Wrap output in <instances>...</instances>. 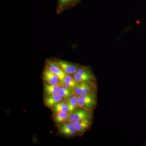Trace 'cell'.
<instances>
[{"mask_svg":"<svg viewBox=\"0 0 146 146\" xmlns=\"http://www.w3.org/2000/svg\"><path fill=\"white\" fill-rule=\"evenodd\" d=\"M97 92L84 93L78 96V107L89 111L95 109L97 104Z\"/></svg>","mask_w":146,"mask_h":146,"instance_id":"6da1fadb","label":"cell"},{"mask_svg":"<svg viewBox=\"0 0 146 146\" xmlns=\"http://www.w3.org/2000/svg\"><path fill=\"white\" fill-rule=\"evenodd\" d=\"M73 76L76 81L78 83L96 80V78L94 75L93 70L89 66H81Z\"/></svg>","mask_w":146,"mask_h":146,"instance_id":"7a4b0ae2","label":"cell"},{"mask_svg":"<svg viewBox=\"0 0 146 146\" xmlns=\"http://www.w3.org/2000/svg\"><path fill=\"white\" fill-rule=\"evenodd\" d=\"M93 113L86 109L78 107L76 110L71 113L68 121L74 124L76 122L83 120H92Z\"/></svg>","mask_w":146,"mask_h":146,"instance_id":"3957f363","label":"cell"},{"mask_svg":"<svg viewBox=\"0 0 146 146\" xmlns=\"http://www.w3.org/2000/svg\"><path fill=\"white\" fill-rule=\"evenodd\" d=\"M97 85L96 81L84 82L78 83L72 91L73 95L78 96L84 93L97 92Z\"/></svg>","mask_w":146,"mask_h":146,"instance_id":"277c9868","label":"cell"},{"mask_svg":"<svg viewBox=\"0 0 146 146\" xmlns=\"http://www.w3.org/2000/svg\"><path fill=\"white\" fill-rule=\"evenodd\" d=\"M50 59L53 62L59 65L68 75H73L74 74L81 66L79 64L65 61L58 58H53Z\"/></svg>","mask_w":146,"mask_h":146,"instance_id":"5b68a950","label":"cell"},{"mask_svg":"<svg viewBox=\"0 0 146 146\" xmlns=\"http://www.w3.org/2000/svg\"><path fill=\"white\" fill-rule=\"evenodd\" d=\"M45 67L48 69L52 72L58 77L61 81L63 82L65 77L68 74L62 70L59 65L53 62L52 60L50 59L46 60L45 64Z\"/></svg>","mask_w":146,"mask_h":146,"instance_id":"8992f818","label":"cell"},{"mask_svg":"<svg viewBox=\"0 0 146 146\" xmlns=\"http://www.w3.org/2000/svg\"><path fill=\"white\" fill-rule=\"evenodd\" d=\"M58 132L61 135L65 137H71L77 136V132L74 124L66 122L59 125Z\"/></svg>","mask_w":146,"mask_h":146,"instance_id":"52a82bcc","label":"cell"},{"mask_svg":"<svg viewBox=\"0 0 146 146\" xmlns=\"http://www.w3.org/2000/svg\"><path fill=\"white\" fill-rule=\"evenodd\" d=\"M82 0H57L56 12L61 14L66 10L70 9L80 2Z\"/></svg>","mask_w":146,"mask_h":146,"instance_id":"ba28073f","label":"cell"},{"mask_svg":"<svg viewBox=\"0 0 146 146\" xmlns=\"http://www.w3.org/2000/svg\"><path fill=\"white\" fill-rule=\"evenodd\" d=\"M42 79L44 83L51 85L62 84V82L58 76L52 72L46 67L42 73Z\"/></svg>","mask_w":146,"mask_h":146,"instance_id":"9c48e42d","label":"cell"},{"mask_svg":"<svg viewBox=\"0 0 146 146\" xmlns=\"http://www.w3.org/2000/svg\"><path fill=\"white\" fill-rule=\"evenodd\" d=\"M92 124V120H83L74 123L78 135H83L84 133L90 128Z\"/></svg>","mask_w":146,"mask_h":146,"instance_id":"30bf717a","label":"cell"},{"mask_svg":"<svg viewBox=\"0 0 146 146\" xmlns=\"http://www.w3.org/2000/svg\"><path fill=\"white\" fill-rule=\"evenodd\" d=\"M64 100L62 96L59 94L54 96H45L44 104L47 107L52 108L58 103Z\"/></svg>","mask_w":146,"mask_h":146,"instance_id":"8fae6325","label":"cell"},{"mask_svg":"<svg viewBox=\"0 0 146 146\" xmlns=\"http://www.w3.org/2000/svg\"><path fill=\"white\" fill-rule=\"evenodd\" d=\"M62 84L51 85L44 83V91L45 96H54L59 94V91Z\"/></svg>","mask_w":146,"mask_h":146,"instance_id":"7c38bea8","label":"cell"},{"mask_svg":"<svg viewBox=\"0 0 146 146\" xmlns=\"http://www.w3.org/2000/svg\"><path fill=\"white\" fill-rule=\"evenodd\" d=\"M70 114L69 112H59L54 114V120L58 125H60L68 121Z\"/></svg>","mask_w":146,"mask_h":146,"instance_id":"4fadbf2b","label":"cell"},{"mask_svg":"<svg viewBox=\"0 0 146 146\" xmlns=\"http://www.w3.org/2000/svg\"><path fill=\"white\" fill-rule=\"evenodd\" d=\"M78 84V82L76 81L73 75H68L62 82V85L70 89L72 92L75 89Z\"/></svg>","mask_w":146,"mask_h":146,"instance_id":"5bb4252c","label":"cell"},{"mask_svg":"<svg viewBox=\"0 0 146 146\" xmlns=\"http://www.w3.org/2000/svg\"><path fill=\"white\" fill-rule=\"evenodd\" d=\"M69 108V112L71 114L78 108V96L73 95L66 100Z\"/></svg>","mask_w":146,"mask_h":146,"instance_id":"9a60e30c","label":"cell"},{"mask_svg":"<svg viewBox=\"0 0 146 146\" xmlns=\"http://www.w3.org/2000/svg\"><path fill=\"white\" fill-rule=\"evenodd\" d=\"M51 109L54 114L59 112H69L68 104L65 100L58 103Z\"/></svg>","mask_w":146,"mask_h":146,"instance_id":"2e32d148","label":"cell"},{"mask_svg":"<svg viewBox=\"0 0 146 146\" xmlns=\"http://www.w3.org/2000/svg\"><path fill=\"white\" fill-rule=\"evenodd\" d=\"M59 94L63 97L64 100H67L73 96L72 91L70 89L62 85L59 91Z\"/></svg>","mask_w":146,"mask_h":146,"instance_id":"e0dca14e","label":"cell"}]
</instances>
